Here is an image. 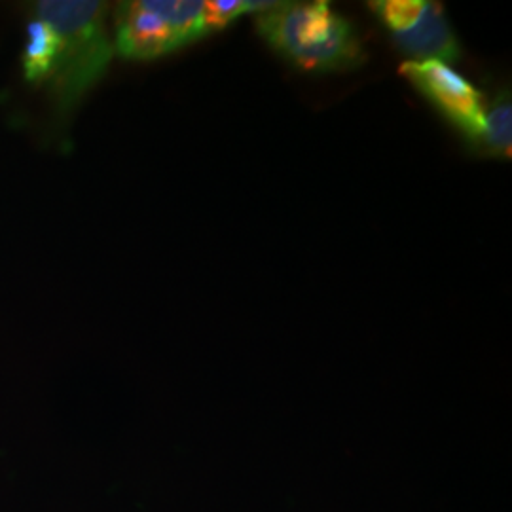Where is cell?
I'll return each mask as SVG.
<instances>
[{
	"label": "cell",
	"mask_w": 512,
	"mask_h": 512,
	"mask_svg": "<svg viewBox=\"0 0 512 512\" xmlns=\"http://www.w3.org/2000/svg\"><path fill=\"white\" fill-rule=\"evenodd\" d=\"M372 12L382 21L393 44L410 61L454 63L461 42L444 6L433 0H376Z\"/></svg>",
	"instance_id": "cell-4"
},
{
	"label": "cell",
	"mask_w": 512,
	"mask_h": 512,
	"mask_svg": "<svg viewBox=\"0 0 512 512\" xmlns=\"http://www.w3.org/2000/svg\"><path fill=\"white\" fill-rule=\"evenodd\" d=\"M275 2H266V0H209L203 2L205 6V23L209 29V35L228 27L236 19L251 14V12H266L272 8Z\"/></svg>",
	"instance_id": "cell-8"
},
{
	"label": "cell",
	"mask_w": 512,
	"mask_h": 512,
	"mask_svg": "<svg viewBox=\"0 0 512 512\" xmlns=\"http://www.w3.org/2000/svg\"><path fill=\"white\" fill-rule=\"evenodd\" d=\"M207 35L200 0H128L114 8L112 42L124 59H158Z\"/></svg>",
	"instance_id": "cell-3"
},
{
	"label": "cell",
	"mask_w": 512,
	"mask_h": 512,
	"mask_svg": "<svg viewBox=\"0 0 512 512\" xmlns=\"http://www.w3.org/2000/svg\"><path fill=\"white\" fill-rule=\"evenodd\" d=\"M31 14L48 21L57 35V57L44 90L59 116L71 114L109 71L114 55L107 2L40 0Z\"/></svg>",
	"instance_id": "cell-1"
},
{
	"label": "cell",
	"mask_w": 512,
	"mask_h": 512,
	"mask_svg": "<svg viewBox=\"0 0 512 512\" xmlns=\"http://www.w3.org/2000/svg\"><path fill=\"white\" fill-rule=\"evenodd\" d=\"M475 148L488 156L511 160L512 156V101L511 95L501 92L492 103H486L482 129Z\"/></svg>",
	"instance_id": "cell-7"
},
{
	"label": "cell",
	"mask_w": 512,
	"mask_h": 512,
	"mask_svg": "<svg viewBox=\"0 0 512 512\" xmlns=\"http://www.w3.org/2000/svg\"><path fill=\"white\" fill-rule=\"evenodd\" d=\"M256 27L277 54L304 73L351 71L365 63L355 25L327 0L275 2L258 14Z\"/></svg>",
	"instance_id": "cell-2"
},
{
	"label": "cell",
	"mask_w": 512,
	"mask_h": 512,
	"mask_svg": "<svg viewBox=\"0 0 512 512\" xmlns=\"http://www.w3.org/2000/svg\"><path fill=\"white\" fill-rule=\"evenodd\" d=\"M31 16L33 18L29 19L27 25V40L21 55V65L25 80L33 86L44 88L57 57V35L48 21L35 14Z\"/></svg>",
	"instance_id": "cell-6"
},
{
	"label": "cell",
	"mask_w": 512,
	"mask_h": 512,
	"mask_svg": "<svg viewBox=\"0 0 512 512\" xmlns=\"http://www.w3.org/2000/svg\"><path fill=\"white\" fill-rule=\"evenodd\" d=\"M401 74L475 147L482 129L486 99L465 76L442 61H404Z\"/></svg>",
	"instance_id": "cell-5"
}]
</instances>
